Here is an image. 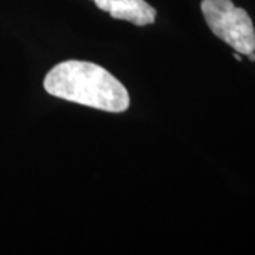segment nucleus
Listing matches in <instances>:
<instances>
[{"instance_id": "nucleus-1", "label": "nucleus", "mask_w": 255, "mask_h": 255, "mask_svg": "<svg viewBox=\"0 0 255 255\" xmlns=\"http://www.w3.org/2000/svg\"><path fill=\"white\" fill-rule=\"evenodd\" d=\"M46 91L61 100L121 114L130 105L124 84L100 65L68 60L51 68L44 80Z\"/></svg>"}, {"instance_id": "nucleus-2", "label": "nucleus", "mask_w": 255, "mask_h": 255, "mask_svg": "<svg viewBox=\"0 0 255 255\" xmlns=\"http://www.w3.org/2000/svg\"><path fill=\"white\" fill-rule=\"evenodd\" d=\"M201 11L210 30L238 54L255 51V30L246 10L231 0H203Z\"/></svg>"}, {"instance_id": "nucleus-3", "label": "nucleus", "mask_w": 255, "mask_h": 255, "mask_svg": "<svg viewBox=\"0 0 255 255\" xmlns=\"http://www.w3.org/2000/svg\"><path fill=\"white\" fill-rule=\"evenodd\" d=\"M97 7L110 13L114 18L127 20L135 26L155 23L156 10L145 0H94Z\"/></svg>"}, {"instance_id": "nucleus-4", "label": "nucleus", "mask_w": 255, "mask_h": 255, "mask_svg": "<svg viewBox=\"0 0 255 255\" xmlns=\"http://www.w3.org/2000/svg\"><path fill=\"white\" fill-rule=\"evenodd\" d=\"M248 58H250V61H255V53H254V51L248 54Z\"/></svg>"}, {"instance_id": "nucleus-5", "label": "nucleus", "mask_w": 255, "mask_h": 255, "mask_svg": "<svg viewBox=\"0 0 255 255\" xmlns=\"http://www.w3.org/2000/svg\"><path fill=\"white\" fill-rule=\"evenodd\" d=\"M234 57H236V60H237V61H241V57H240V54H238V53L234 55Z\"/></svg>"}]
</instances>
